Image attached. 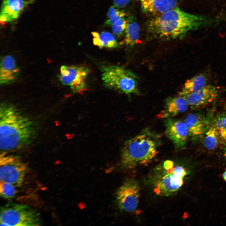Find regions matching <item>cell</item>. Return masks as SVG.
<instances>
[{"label":"cell","mask_w":226,"mask_h":226,"mask_svg":"<svg viewBox=\"0 0 226 226\" xmlns=\"http://www.w3.org/2000/svg\"><path fill=\"white\" fill-rule=\"evenodd\" d=\"M35 133L32 121L14 105L6 103L0 107V148L2 152L20 149L32 140Z\"/></svg>","instance_id":"1"},{"label":"cell","mask_w":226,"mask_h":226,"mask_svg":"<svg viewBox=\"0 0 226 226\" xmlns=\"http://www.w3.org/2000/svg\"><path fill=\"white\" fill-rule=\"evenodd\" d=\"M203 17L186 13L177 7L155 16L149 22L148 31L154 38L170 40L183 37L204 23Z\"/></svg>","instance_id":"2"},{"label":"cell","mask_w":226,"mask_h":226,"mask_svg":"<svg viewBox=\"0 0 226 226\" xmlns=\"http://www.w3.org/2000/svg\"><path fill=\"white\" fill-rule=\"evenodd\" d=\"M160 138L159 134L147 128L126 141L121 149V168L131 170L151 162L158 153Z\"/></svg>","instance_id":"3"},{"label":"cell","mask_w":226,"mask_h":226,"mask_svg":"<svg viewBox=\"0 0 226 226\" xmlns=\"http://www.w3.org/2000/svg\"><path fill=\"white\" fill-rule=\"evenodd\" d=\"M187 172L183 167L166 160L155 168L150 178L156 194L168 196L177 191L182 186Z\"/></svg>","instance_id":"4"},{"label":"cell","mask_w":226,"mask_h":226,"mask_svg":"<svg viewBox=\"0 0 226 226\" xmlns=\"http://www.w3.org/2000/svg\"><path fill=\"white\" fill-rule=\"evenodd\" d=\"M101 72L106 88L129 96L139 93L137 77L131 71L121 66L110 65L103 66Z\"/></svg>","instance_id":"5"},{"label":"cell","mask_w":226,"mask_h":226,"mask_svg":"<svg viewBox=\"0 0 226 226\" xmlns=\"http://www.w3.org/2000/svg\"><path fill=\"white\" fill-rule=\"evenodd\" d=\"M1 225L38 226L41 223L38 213L26 205L10 203L1 208Z\"/></svg>","instance_id":"6"},{"label":"cell","mask_w":226,"mask_h":226,"mask_svg":"<svg viewBox=\"0 0 226 226\" xmlns=\"http://www.w3.org/2000/svg\"><path fill=\"white\" fill-rule=\"evenodd\" d=\"M28 166L18 156L2 152L0 156V180L17 187L24 183Z\"/></svg>","instance_id":"7"},{"label":"cell","mask_w":226,"mask_h":226,"mask_svg":"<svg viewBox=\"0 0 226 226\" xmlns=\"http://www.w3.org/2000/svg\"><path fill=\"white\" fill-rule=\"evenodd\" d=\"M140 196L138 182L133 178L126 180L117 191L116 203L121 211L131 213L137 208Z\"/></svg>","instance_id":"8"},{"label":"cell","mask_w":226,"mask_h":226,"mask_svg":"<svg viewBox=\"0 0 226 226\" xmlns=\"http://www.w3.org/2000/svg\"><path fill=\"white\" fill-rule=\"evenodd\" d=\"M89 69L83 65H63L59 78L62 83L69 86L74 93H82L87 89Z\"/></svg>","instance_id":"9"},{"label":"cell","mask_w":226,"mask_h":226,"mask_svg":"<svg viewBox=\"0 0 226 226\" xmlns=\"http://www.w3.org/2000/svg\"><path fill=\"white\" fill-rule=\"evenodd\" d=\"M166 136L173 143L178 150L183 149L189 136L187 127L184 121L171 117L164 120Z\"/></svg>","instance_id":"10"},{"label":"cell","mask_w":226,"mask_h":226,"mask_svg":"<svg viewBox=\"0 0 226 226\" xmlns=\"http://www.w3.org/2000/svg\"><path fill=\"white\" fill-rule=\"evenodd\" d=\"M220 90L217 86L207 84L197 91L182 96L188 105L196 108L213 102L218 97Z\"/></svg>","instance_id":"11"},{"label":"cell","mask_w":226,"mask_h":226,"mask_svg":"<svg viewBox=\"0 0 226 226\" xmlns=\"http://www.w3.org/2000/svg\"><path fill=\"white\" fill-rule=\"evenodd\" d=\"M27 3L25 0H4L1 7V23L4 24L17 19Z\"/></svg>","instance_id":"12"},{"label":"cell","mask_w":226,"mask_h":226,"mask_svg":"<svg viewBox=\"0 0 226 226\" xmlns=\"http://www.w3.org/2000/svg\"><path fill=\"white\" fill-rule=\"evenodd\" d=\"M19 69L14 58L7 55L3 56L0 62V83L7 85L13 83L18 78Z\"/></svg>","instance_id":"13"},{"label":"cell","mask_w":226,"mask_h":226,"mask_svg":"<svg viewBox=\"0 0 226 226\" xmlns=\"http://www.w3.org/2000/svg\"><path fill=\"white\" fill-rule=\"evenodd\" d=\"M183 121L188 129L189 136L193 139L202 135L206 130L207 121L203 116L200 114H188Z\"/></svg>","instance_id":"14"},{"label":"cell","mask_w":226,"mask_h":226,"mask_svg":"<svg viewBox=\"0 0 226 226\" xmlns=\"http://www.w3.org/2000/svg\"><path fill=\"white\" fill-rule=\"evenodd\" d=\"M146 13L156 16L177 7L178 0H141Z\"/></svg>","instance_id":"15"},{"label":"cell","mask_w":226,"mask_h":226,"mask_svg":"<svg viewBox=\"0 0 226 226\" xmlns=\"http://www.w3.org/2000/svg\"><path fill=\"white\" fill-rule=\"evenodd\" d=\"M188 105L182 96L170 97L166 99L164 110L158 115L159 117L167 118L186 111Z\"/></svg>","instance_id":"16"},{"label":"cell","mask_w":226,"mask_h":226,"mask_svg":"<svg viewBox=\"0 0 226 226\" xmlns=\"http://www.w3.org/2000/svg\"><path fill=\"white\" fill-rule=\"evenodd\" d=\"M208 76L205 73L195 76L186 81L179 93V96H183L199 90L208 84Z\"/></svg>","instance_id":"17"},{"label":"cell","mask_w":226,"mask_h":226,"mask_svg":"<svg viewBox=\"0 0 226 226\" xmlns=\"http://www.w3.org/2000/svg\"><path fill=\"white\" fill-rule=\"evenodd\" d=\"M125 31V36L121 42V45L132 47L137 43L139 38L140 29L139 25L132 17H129Z\"/></svg>","instance_id":"18"},{"label":"cell","mask_w":226,"mask_h":226,"mask_svg":"<svg viewBox=\"0 0 226 226\" xmlns=\"http://www.w3.org/2000/svg\"><path fill=\"white\" fill-rule=\"evenodd\" d=\"M91 34L93 37L94 45L100 48H114L118 46L116 37L110 33L106 31H103L100 33L93 32Z\"/></svg>","instance_id":"19"},{"label":"cell","mask_w":226,"mask_h":226,"mask_svg":"<svg viewBox=\"0 0 226 226\" xmlns=\"http://www.w3.org/2000/svg\"><path fill=\"white\" fill-rule=\"evenodd\" d=\"M221 141L219 133L214 125L207 131L204 140L205 147L209 150H213L218 146Z\"/></svg>","instance_id":"20"},{"label":"cell","mask_w":226,"mask_h":226,"mask_svg":"<svg viewBox=\"0 0 226 226\" xmlns=\"http://www.w3.org/2000/svg\"><path fill=\"white\" fill-rule=\"evenodd\" d=\"M213 125L217 130L221 141L226 142V113H222L217 116Z\"/></svg>","instance_id":"21"},{"label":"cell","mask_w":226,"mask_h":226,"mask_svg":"<svg viewBox=\"0 0 226 226\" xmlns=\"http://www.w3.org/2000/svg\"><path fill=\"white\" fill-rule=\"evenodd\" d=\"M107 16L108 19L105 22V24L107 26H111L120 19L125 17L126 13L114 5L110 8Z\"/></svg>","instance_id":"22"},{"label":"cell","mask_w":226,"mask_h":226,"mask_svg":"<svg viewBox=\"0 0 226 226\" xmlns=\"http://www.w3.org/2000/svg\"><path fill=\"white\" fill-rule=\"evenodd\" d=\"M17 187L12 184L0 181V194L1 197L4 199L13 197L18 192L16 188Z\"/></svg>","instance_id":"23"},{"label":"cell","mask_w":226,"mask_h":226,"mask_svg":"<svg viewBox=\"0 0 226 226\" xmlns=\"http://www.w3.org/2000/svg\"><path fill=\"white\" fill-rule=\"evenodd\" d=\"M128 23V19L125 17L120 19L112 26V31L113 33L118 36L125 33Z\"/></svg>","instance_id":"24"},{"label":"cell","mask_w":226,"mask_h":226,"mask_svg":"<svg viewBox=\"0 0 226 226\" xmlns=\"http://www.w3.org/2000/svg\"><path fill=\"white\" fill-rule=\"evenodd\" d=\"M133 0H113L114 5L118 8H123L126 7L131 1Z\"/></svg>","instance_id":"25"},{"label":"cell","mask_w":226,"mask_h":226,"mask_svg":"<svg viewBox=\"0 0 226 226\" xmlns=\"http://www.w3.org/2000/svg\"><path fill=\"white\" fill-rule=\"evenodd\" d=\"M223 177L224 180L226 181V170L223 174Z\"/></svg>","instance_id":"26"},{"label":"cell","mask_w":226,"mask_h":226,"mask_svg":"<svg viewBox=\"0 0 226 226\" xmlns=\"http://www.w3.org/2000/svg\"><path fill=\"white\" fill-rule=\"evenodd\" d=\"M224 155L226 159V144L224 148Z\"/></svg>","instance_id":"27"}]
</instances>
